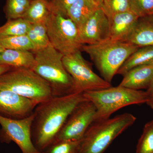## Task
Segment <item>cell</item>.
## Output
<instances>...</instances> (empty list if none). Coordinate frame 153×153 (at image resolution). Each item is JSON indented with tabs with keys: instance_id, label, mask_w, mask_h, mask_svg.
<instances>
[{
	"instance_id": "6da1fadb",
	"label": "cell",
	"mask_w": 153,
	"mask_h": 153,
	"mask_svg": "<svg viewBox=\"0 0 153 153\" xmlns=\"http://www.w3.org/2000/svg\"><path fill=\"white\" fill-rule=\"evenodd\" d=\"M83 93L53 97L37 105L33 113L32 138L41 153L55 141L66 120L77 105L85 100Z\"/></svg>"
},
{
	"instance_id": "7a4b0ae2",
	"label": "cell",
	"mask_w": 153,
	"mask_h": 153,
	"mask_svg": "<svg viewBox=\"0 0 153 153\" xmlns=\"http://www.w3.org/2000/svg\"><path fill=\"white\" fill-rule=\"evenodd\" d=\"M33 53L36 59L33 70L49 83L53 97L76 93L73 79L63 65L62 53L51 44Z\"/></svg>"
},
{
	"instance_id": "3957f363",
	"label": "cell",
	"mask_w": 153,
	"mask_h": 153,
	"mask_svg": "<svg viewBox=\"0 0 153 153\" xmlns=\"http://www.w3.org/2000/svg\"><path fill=\"white\" fill-rule=\"evenodd\" d=\"M139 48L126 41L109 39L98 44L83 45L81 51L90 56L102 78L111 83L126 60Z\"/></svg>"
},
{
	"instance_id": "277c9868",
	"label": "cell",
	"mask_w": 153,
	"mask_h": 153,
	"mask_svg": "<svg viewBox=\"0 0 153 153\" xmlns=\"http://www.w3.org/2000/svg\"><path fill=\"white\" fill-rule=\"evenodd\" d=\"M83 95L96 108L94 122L109 118L111 114L124 107L146 103L149 97L147 91L133 90L119 85L86 91Z\"/></svg>"
},
{
	"instance_id": "5b68a950",
	"label": "cell",
	"mask_w": 153,
	"mask_h": 153,
	"mask_svg": "<svg viewBox=\"0 0 153 153\" xmlns=\"http://www.w3.org/2000/svg\"><path fill=\"white\" fill-rule=\"evenodd\" d=\"M0 86L37 105L53 97L49 83L30 68L12 67L0 76Z\"/></svg>"
},
{
	"instance_id": "8992f818",
	"label": "cell",
	"mask_w": 153,
	"mask_h": 153,
	"mask_svg": "<svg viewBox=\"0 0 153 153\" xmlns=\"http://www.w3.org/2000/svg\"><path fill=\"white\" fill-rule=\"evenodd\" d=\"M136 118L130 113L94 122L81 141L80 153H103L120 134L131 126Z\"/></svg>"
},
{
	"instance_id": "52a82bcc",
	"label": "cell",
	"mask_w": 153,
	"mask_h": 153,
	"mask_svg": "<svg viewBox=\"0 0 153 153\" xmlns=\"http://www.w3.org/2000/svg\"><path fill=\"white\" fill-rule=\"evenodd\" d=\"M50 43L64 56L81 51L83 44L74 22L60 14L51 13L46 22Z\"/></svg>"
},
{
	"instance_id": "ba28073f",
	"label": "cell",
	"mask_w": 153,
	"mask_h": 153,
	"mask_svg": "<svg viewBox=\"0 0 153 153\" xmlns=\"http://www.w3.org/2000/svg\"><path fill=\"white\" fill-rule=\"evenodd\" d=\"M63 65L74 81L75 92L101 90L111 84L94 73L89 63L83 58L81 51L63 56Z\"/></svg>"
},
{
	"instance_id": "9c48e42d",
	"label": "cell",
	"mask_w": 153,
	"mask_h": 153,
	"mask_svg": "<svg viewBox=\"0 0 153 153\" xmlns=\"http://www.w3.org/2000/svg\"><path fill=\"white\" fill-rule=\"evenodd\" d=\"M34 116L22 119H13L0 114V140L7 143L13 142L22 153H41L33 144L32 126Z\"/></svg>"
},
{
	"instance_id": "30bf717a",
	"label": "cell",
	"mask_w": 153,
	"mask_h": 153,
	"mask_svg": "<svg viewBox=\"0 0 153 153\" xmlns=\"http://www.w3.org/2000/svg\"><path fill=\"white\" fill-rule=\"evenodd\" d=\"M96 108L91 102L83 100L72 111L55 140L80 141L95 121Z\"/></svg>"
},
{
	"instance_id": "8fae6325",
	"label": "cell",
	"mask_w": 153,
	"mask_h": 153,
	"mask_svg": "<svg viewBox=\"0 0 153 153\" xmlns=\"http://www.w3.org/2000/svg\"><path fill=\"white\" fill-rule=\"evenodd\" d=\"M37 104L10 90L0 86V114L22 119L33 114Z\"/></svg>"
},
{
	"instance_id": "7c38bea8",
	"label": "cell",
	"mask_w": 153,
	"mask_h": 153,
	"mask_svg": "<svg viewBox=\"0 0 153 153\" xmlns=\"http://www.w3.org/2000/svg\"><path fill=\"white\" fill-rule=\"evenodd\" d=\"M79 36L83 45H92L110 39L109 22L101 7L79 29Z\"/></svg>"
},
{
	"instance_id": "4fadbf2b",
	"label": "cell",
	"mask_w": 153,
	"mask_h": 153,
	"mask_svg": "<svg viewBox=\"0 0 153 153\" xmlns=\"http://www.w3.org/2000/svg\"><path fill=\"white\" fill-rule=\"evenodd\" d=\"M124 41L139 47L153 46V15L139 17Z\"/></svg>"
},
{
	"instance_id": "5bb4252c",
	"label": "cell",
	"mask_w": 153,
	"mask_h": 153,
	"mask_svg": "<svg viewBox=\"0 0 153 153\" xmlns=\"http://www.w3.org/2000/svg\"><path fill=\"white\" fill-rule=\"evenodd\" d=\"M123 76L119 86L135 90L147 89L153 78V63L134 67Z\"/></svg>"
},
{
	"instance_id": "9a60e30c",
	"label": "cell",
	"mask_w": 153,
	"mask_h": 153,
	"mask_svg": "<svg viewBox=\"0 0 153 153\" xmlns=\"http://www.w3.org/2000/svg\"><path fill=\"white\" fill-rule=\"evenodd\" d=\"M139 18L131 11L116 14L108 18L110 40L124 41Z\"/></svg>"
},
{
	"instance_id": "2e32d148",
	"label": "cell",
	"mask_w": 153,
	"mask_h": 153,
	"mask_svg": "<svg viewBox=\"0 0 153 153\" xmlns=\"http://www.w3.org/2000/svg\"><path fill=\"white\" fill-rule=\"evenodd\" d=\"M100 8L94 0H76L68 9L67 16L79 29Z\"/></svg>"
},
{
	"instance_id": "e0dca14e",
	"label": "cell",
	"mask_w": 153,
	"mask_h": 153,
	"mask_svg": "<svg viewBox=\"0 0 153 153\" xmlns=\"http://www.w3.org/2000/svg\"><path fill=\"white\" fill-rule=\"evenodd\" d=\"M0 64L33 69L36 59L34 53L31 51L5 49L0 53Z\"/></svg>"
},
{
	"instance_id": "ac0fdd59",
	"label": "cell",
	"mask_w": 153,
	"mask_h": 153,
	"mask_svg": "<svg viewBox=\"0 0 153 153\" xmlns=\"http://www.w3.org/2000/svg\"><path fill=\"white\" fill-rule=\"evenodd\" d=\"M153 63V46L140 47L126 60L117 74L123 76L132 68Z\"/></svg>"
},
{
	"instance_id": "d6986e66",
	"label": "cell",
	"mask_w": 153,
	"mask_h": 153,
	"mask_svg": "<svg viewBox=\"0 0 153 153\" xmlns=\"http://www.w3.org/2000/svg\"><path fill=\"white\" fill-rule=\"evenodd\" d=\"M51 13L47 0H31L29 8L22 19L31 24L46 23Z\"/></svg>"
},
{
	"instance_id": "ffe728a7",
	"label": "cell",
	"mask_w": 153,
	"mask_h": 153,
	"mask_svg": "<svg viewBox=\"0 0 153 153\" xmlns=\"http://www.w3.org/2000/svg\"><path fill=\"white\" fill-rule=\"evenodd\" d=\"M31 25L22 18L7 20L5 24L0 27V39L27 35Z\"/></svg>"
},
{
	"instance_id": "44dd1931",
	"label": "cell",
	"mask_w": 153,
	"mask_h": 153,
	"mask_svg": "<svg viewBox=\"0 0 153 153\" xmlns=\"http://www.w3.org/2000/svg\"><path fill=\"white\" fill-rule=\"evenodd\" d=\"M27 35L35 47V51L45 48L51 44L46 23L31 24Z\"/></svg>"
},
{
	"instance_id": "7402d4cb",
	"label": "cell",
	"mask_w": 153,
	"mask_h": 153,
	"mask_svg": "<svg viewBox=\"0 0 153 153\" xmlns=\"http://www.w3.org/2000/svg\"><path fill=\"white\" fill-rule=\"evenodd\" d=\"M0 44L4 49L24 50L33 52L35 48L27 35L0 39Z\"/></svg>"
},
{
	"instance_id": "603a6c76",
	"label": "cell",
	"mask_w": 153,
	"mask_h": 153,
	"mask_svg": "<svg viewBox=\"0 0 153 153\" xmlns=\"http://www.w3.org/2000/svg\"><path fill=\"white\" fill-rule=\"evenodd\" d=\"M31 0H6L4 11L7 20L23 18Z\"/></svg>"
},
{
	"instance_id": "cb8c5ba5",
	"label": "cell",
	"mask_w": 153,
	"mask_h": 153,
	"mask_svg": "<svg viewBox=\"0 0 153 153\" xmlns=\"http://www.w3.org/2000/svg\"><path fill=\"white\" fill-rule=\"evenodd\" d=\"M81 141L55 140L41 153H80Z\"/></svg>"
},
{
	"instance_id": "d4e9b609",
	"label": "cell",
	"mask_w": 153,
	"mask_h": 153,
	"mask_svg": "<svg viewBox=\"0 0 153 153\" xmlns=\"http://www.w3.org/2000/svg\"><path fill=\"white\" fill-rule=\"evenodd\" d=\"M135 153H153V120L145 125Z\"/></svg>"
},
{
	"instance_id": "484cf974",
	"label": "cell",
	"mask_w": 153,
	"mask_h": 153,
	"mask_svg": "<svg viewBox=\"0 0 153 153\" xmlns=\"http://www.w3.org/2000/svg\"><path fill=\"white\" fill-rule=\"evenodd\" d=\"M101 7L108 19L116 14L131 11L129 0H103Z\"/></svg>"
},
{
	"instance_id": "4316f807",
	"label": "cell",
	"mask_w": 153,
	"mask_h": 153,
	"mask_svg": "<svg viewBox=\"0 0 153 153\" xmlns=\"http://www.w3.org/2000/svg\"><path fill=\"white\" fill-rule=\"evenodd\" d=\"M131 11L139 17L153 15V0H129Z\"/></svg>"
},
{
	"instance_id": "83f0119b",
	"label": "cell",
	"mask_w": 153,
	"mask_h": 153,
	"mask_svg": "<svg viewBox=\"0 0 153 153\" xmlns=\"http://www.w3.org/2000/svg\"><path fill=\"white\" fill-rule=\"evenodd\" d=\"M76 0H49V7L51 13L60 14L67 17V12L70 7Z\"/></svg>"
},
{
	"instance_id": "f1b7e54d",
	"label": "cell",
	"mask_w": 153,
	"mask_h": 153,
	"mask_svg": "<svg viewBox=\"0 0 153 153\" xmlns=\"http://www.w3.org/2000/svg\"><path fill=\"white\" fill-rule=\"evenodd\" d=\"M12 67L7 65L0 64V76L8 71Z\"/></svg>"
},
{
	"instance_id": "f546056e",
	"label": "cell",
	"mask_w": 153,
	"mask_h": 153,
	"mask_svg": "<svg viewBox=\"0 0 153 153\" xmlns=\"http://www.w3.org/2000/svg\"><path fill=\"white\" fill-rule=\"evenodd\" d=\"M146 91L149 96L153 95V78L150 85Z\"/></svg>"
},
{
	"instance_id": "4dcf8cb0",
	"label": "cell",
	"mask_w": 153,
	"mask_h": 153,
	"mask_svg": "<svg viewBox=\"0 0 153 153\" xmlns=\"http://www.w3.org/2000/svg\"><path fill=\"white\" fill-rule=\"evenodd\" d=\"M146 103H147L149 106L153 110V95L149 96V100Z\"/></svg>"
},
{
	"instance_id": "1f68e13d",
	"label": "cell",
	"mask_w": 153,
	"mask_h": 153,
	"mask_svg": "<svg viewBox=\"0 0 153 153\" xmlns=\"http://www.w3.org/2000/svg\"><path fill=\"white\" fill-rule=\"evenodd\" d=\"M95 2L97 3L98 4L101 6L102 4V2H103V0H94Z\"/></svg>"
},
{
	"instance_id": "d6a6232c",
	"label": "cell",
	"mask_w": 153,
	"mask_h": 153,
	"mask_svg": "<svg viewBox=\"0 0 153 153\" xmlns=\"http://www.w3.org/2000/svg\"><path fill=\"white\" fill-rule=\"evenodd\" d=\"M4 49L1 46V44H0V53H1L2 52H3L4 50Z\"/></svg>"
},
{
	"instance_id": "836d02e7",
	"label": "cell",
	"mask_w": 153,
	"mask_h": 153,
	"mask_svg": "<svg viewBox=\"0 0 153 153\" xmlns=\"http://www.w3.org/2000/svg\"><path fill=\"white\" fill-rule=\"evenodd\" d=\"M47 1H49V0H47Z\"/></svg>"
}]
</instances>
